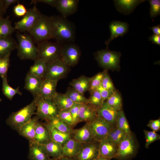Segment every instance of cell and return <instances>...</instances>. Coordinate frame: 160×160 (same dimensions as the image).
Wrapping results in <instances>:
<instances>
[{
  "label": "cell",
  "instance_id": "cell-1",
  "mask_svg": "<svg viewBox=\"0 0 160 160\" xmlns=\"http://www.w3.org/2000/svg\"><path fill=\"white\" fill-rule=\"evenodd\" d=\"M52 39L61 44L71 43L75 39V29L72 23L62 16H51Z\"/></svg>",
  "mask_w": 160,
  "mask_h": 160
},
{
  "label": "cell",
  "instance_id": "cell-2",
  "mask_svg": "<svg viewBox=\"0 0 160 160\" xmlns=\"http://www.w3.org/2000/svg\"><path fill=\"white\" fill-rule=\"evenodd\" d=\"M37 98L35 97L29 104L16 112L12 113L6 120L7 124L17 130L29 121L36 114Z\"/></svg>",
  "mask_w": 160,
  "mask_h": 160
},
{
  "label": "cell",
  "instance_id": "cell-3",
  "mask_svg": "<svg viewBox=\"0 0 160 160\" xmlns=\"http://www.w3.org/2000/svg\"><path fill=\"white\" fill-rule=\"evenodd\" d=\"M17 40V55L21 60H35L38 49L31 36L18 31L16 35Z\"/></svg>",
  "mask_w": 160,
  "mask_h": 160
},
{
  "label": "cell",
  "instance_id": "cell-4",
  "mask_svg": "<svg viewBox=\"0 0 160 160\" xmlns=\"http://www.w3.org/2000/svg\"><path fill=\"white\" fill-rule=\"evenodd\" d=\"M52 30L51 17L42 15L28 32L33 40L39 43L52 39Z\"/></svg>",
  "mask_w": 160,
  "mask_h": 160
},
{
  "label": "cell",
  "instance_id": "cell-5",
  "mask_svg": "<svg viewBox=\"0 0 160 160\" xmlns=\"http://www.w3.org/2000/svg\"><path fill=\"white\" fill-rule=\"evenodd\" d=\"M62 45L58 42H53L48 40L39 43L36 59L47 63L60 59Z\"/></svg>",
  "mask_w": 160,
  "mask_h": 160
},
{
  "label": "cell",
  "instance_id": "cell-6",
  "mask_svg": "<svg viewBox=\"0 0 160 160\" xmlns=\"http://www.w3.org/2000/svg\"><path fill=\"white\" fill-rule=\"evenodd\" d=\"M138 150L137 142L131 132L126 135L118 145L114 158L116 160H131L136 155Z\"/></svg>",
  "mask_w": 160,
  "mask_h": 160
},
{
  "label": "cell",
  "instance_id": "cell-7",
  "mask_svg": "<svg viewBox=\"0 0 160 160\" xmlns=\"http://www.w3.org/2000/svg\"><path fill=\"white\" fill-rule=\"evenodd\" d=\"M121 56L120 52L107 49L98 51L95 53V59L99 65L105 70H119Z\"/></svg>",
  "mask_w": 160,
  "mask_h": 160
},
{
  "label": "cell",
  "instance_id": "cell-8",
  "mask_svg": "<svg viewBox=\"0 0 160 160\" xmlns=\"http://www.w3.org/2000/svg\"><path fill=\"white\" fill-rule=\"evenodd\" d=\"M36 97V114L39 119L47 121L58 116L60 111L52 99Z\"/></svg>",
  "mask_w": 160,
  "mask_h": 160
},
{
  "label": "cell",
  "instance_id": "cell-9",
  "mask_svg": "<svg viewBox=\"0 0 160 160\" xmlns=\"http://www.w3.org/2000/svg\"><path fill=\"white\" fill-rule=\"evenodd\" d=\"M95 141L100 142L106 139L114 126L98 115L92 120L86 122Z\"/></svg>",
  "mask_w": 160,
  "mask_h": 160
},
{
  "label": "cell",
  "instance_id": "cell-10",
  "mask_svg": "<svg viewBox=\"0 0 160 160\" xmlns=\"http://www.w3.org/2000/svg\"><path fill=\"white\" fill-rule=\"evenodd\" d=\"M81 51L77 45L71 43L63 44L60 59L67 66H74L78 63Z\"/></svg>",
  "mask_w": 160,
  "mask_h": 160
},
{
  "label": "cell",
  "instance_id": "cell-11",
  "mask_svg": "<svg viewBox=\"0 0 160 160\" xmlns=\"http://www.w3.org/2000/svg\"><path fill=\"white\" fill-rule=\"evenodd\" d=\"M42 15L36 5L34 6L28 10L21 20L15 23V30L20 32H28L39 20Z\"/></svg>",
  "mask_w": 160,
  "mask_h": 160
},
{
  "label": "cell",
  "instance_id": "cell-12",
  "mask_svg": "<svg viewBox=\"0 0 160 160\" xmlns=\"http://www.w3.org/2000/svg\"><path fill=\"white\" fill-rule=\"evenodd\" d=\"M69 67L60 59L47 63V68L44 79L58 81L65 78L69 71Z\"/></svg>",
  "mask_w": 160,
  "mask_h": 160
},
{
  "label": "cell",
  "instance_id": "cell-13",
  "mask_svg": "<svg viewBox=\"0 0 160 160\" xmlns=\"http://www.w3.org/2000/svg\"><path fill=\"white\" fill-rule=\"evenodd\" d=\"M99 142L96 141L84 143L74 160H94L99 156Z\"/></svg>",
  "mask_w": 160,
  "mask_h": 160
},
{
  "label": "cell",
  "instance_id": "cell-14",
  "mask_svg": "<svg viewBox=\"0 0 160 160\" xmlns=\"http://www.w3.org/2000/svg\"><path fill=\"white\" fill-rule=\"evenodd\" d=\"M79 2L78 0H57L55 7L61 16L66 18L76 12Z\"/></svg>",
  "mask_w": 160,
  "mask_h": 160
},
{
  "label": "cell",
  "instance_id": "cell-15",
  "mask_svg": "<svg viewBox=\"0 0 160 160\" xmlns=\"http://www.w3.org/2000/svg\"><path fill=\"white\" fill-rule=\"evenodd\" d=\"M119 112L109 105L105 101L97 110L98 116L114 126H116Z\"/></svg>",
  "mask_w": 160,
  "mask_h": 160
},
{
  "label": "cell",
  "instance_id": "cell-16",
  "mask_svg": "<svg viewBox=\"0 0 160 160\" xmlns=\"http://www.w3.org/2000/svg\"><path fill=\"white\" fill-rule=\"evenodd\" d=\"M129 25L127 23L120 21H113L109 24V28L111 32L110 38L105 42L107 49L111 41L119 36H123L127 31Z\"/></svg>",
  "mask_w": 160,
  "mask_h": 160
},
{
  "label": "cell",
  "instance_id": "cell-17",
  "mask_svg": "<svg viewBox=\"0 0 160 160\" xmlns=\"http://www.w3.org/2000/svg\"><path fill=\"white\" fill-rule=\"evenodd\" d=\"M29 160H50L42 145L36 141H29Z\"/></svg>",
  "mask_w": 160,
  "mask_h": 160
},
{
  "label": "cell",
  "instance_id": "cell-18",
  "mask_svg": "<svg viewBox=\"0 0 160 160\" xmlns=\"http://www.w3.org/2000/svg\"><path fill=\"white\" fill-rule=\"evenodd\" d=\"M57 82L49 79H44L38 95L36 97L52 99L57 93L56 89Z\"/></svg>",
  "mask_w": 160,
  "mask_h": 160
},
{
  "label": "cell",
  "instance_id": "cell-19",
  "mask_svg": "<svg viewBox=\"0 0 160 160\" xmlns=\"http://www.w3.org/2000/svg\"><path fill=\"white\" fill-rule=\"evenodd\" d=\"M39 119L36 115L32 117L29 121L17 130L18 134L29 141H35L36 125Z\"/></svg>",
  "mask_w": 160,
  "mask_h": 160
},
{
  "label": "cell",
  "instance_id": "cell-20",
  "mask_svg": "<svg viewBox=\"0 0 160 160\" xmlns=\"http://www.w3.org/2000/svg\"><path fill=\"white\" fill-rule=\"evenodd\" d=\"M43 79L28 73L25 79L24 89L29 92L34 97H36L38 95Z\"/></svg>",
  "mask_w": 160,
  "mask_h": 160
},
{
  "label": "cell",
  "instance_id": "cell-21",
  "mask_svg": "<svg viewBox=\"0 0 160 160\" xmlns=\"http://www.w3.org/2000/svg\"><path fill=\"white\" fill-rule=\"evenodd\" d=\"M117 149L118 147L106 138L99 142V156L111 159L115 157Z\"/></svg>",
  "mask_w": 160,
  "mask_h": 160
},
{
  "label": "cell",
  "instance_id": "cell-22",
  "mask_svg": "<svg viewBox=\"0 0 160 160\" xmlns=\"http://www.w3.org/2000/svg\"><path fill=\"white\" fill-rule=\"evenodd\" d=\"M145 1L144 0H116L114 2L117 10L125 15L133 12L136 7Z\"/></svg>",
  "mask_w": 160,
  "mask_h": 160
},
{
  "label": "cell",
  "instance_id": "cell-23",
  "mask_svg": "<svg viewBox=\"0 0 160 160\" xmlns=\"http://www.w3.org/2000/svg\"><path fill=\"white\" fill-rule=\"evenodd\" d=\"M83 144L72 137L63 145L61 157L73 159L78 154Z\"/></svg>",
  "mask_w": 160,
  "mask_h": 160
},
{
  "label": "cell",
  "instance_id": "cell-24",
  "mask_svg": "<svg viewBox=\"0 0 160 160\" xmlns=\"http://www.w3.org/2000/svg\"><path fill=\"white\" fill-rule=\"evenodd\" d=\"M72 135L75 140L82 143H88L95 141L92 133L86 122L81 128L74 129Z\"/></svg>",
  "mask_w": 160,
  "mask_h": 160
},
{
  "label": "cell",
  "instance_id": "cell-25",
  "mask_svg": "<svg viewBox=\"0 0 160 160\" xmlns=\"http://www.w3.org/2000/svg\"><path fill=\"white\" fill-rule=\"evenodd\" d=\"M17 47V41L11 36L0 38V58L11 54Z\"/></svg>",
  "mask_w": 160,
  "mask_h": 160
},
{
  "label": "cell",
  "instance_id": "cell-26",
  "mask_svg": "<svg viewBox=\"0 0 160 160\" xmlns=\"http://www.w3.org/2000/svg\"><path fill=\"white\" fill-rule=\"evenodd\" d=\"M51 140L49 132L45 124L39 121L36 125L35 141L43 144Z\"/></svg>",
  "mask_w": 160,
  "mask_h": 160
},
{
  "label": "cell",
  "instance_id": "cell-27",
  "mask_svg": "<svg viewBox=\"0 0 160 160\" xmlns=\"http://www.w3.org/2000/svg\"><path fill=\"white\" fill-rule=\"evenodd\" d=\"M97 110L88 104H81L79 115V123L90 121L97 116Z\"/></svg>",
  "mask_w": 160,
  "mask_h": 160
},
{
  "label": "cell",
  "instance_id": "cell-28",
  "mask_svg": "<svg viewBox=\"0 0 160 160\" xmlns=\"http://www.w3.org/2000/svg\"><path fill=\"white\" fill-rule=\"evenodd\" d=\"M44 124L49 132L51 140L59 144L63 147L72 137V135L63 132L46 123Z\"/></svg>",
  "mask_w": 160,
  "mask_h": 160
},
{
  "label": "cell",
  "instance_id": "cell-29",
  "mask_svg": "<svg viewBox=\"0 0 160 160\" xmlns=\"http://www.w3.org/2000/svg\"><path fill=\"white\" fill-rule=\"evenodd\" d=\"M42 145L50 159H57L62 156L63 147L59 144L51 140Z\"/></svg>",
  "mask_w": 160,
  "mask_h": 160
},
{
  "label": "cell",
  "instance_id": "cell-30",
  "mask_svg": "<svg viewBox=\"0 0 160 160\" xmlns=\"http://www.w3.org/2000/svg\"><path fill=\"white\" fill-rule=\"evenodd\" d=\"M91 77L82 75L79 77L73 80L69 84L72 88L84 94L89 90Z\"/></svg>",
  "mask_w": 160,
  "mask_h": 160
},
{
  "label": "cell",
  "instance_id": "cell-31",
  "mask_svg": "<svg viewBox=\"0 0 160 160\" xmlns=\"http://www.w3.org/2000/svg\"><path fill=\"white\" fill-rule=\"evenodd\" d=\"M52 99L60 111L69 109L74 103L65 93L57 92Z\"/></svg>",
  "mask_w": 160,
  "mask_h": 160
},
{
  "label": "cell",
  "instance_id": "cell-32",
  "mask_svg": "<svg viewBox=\"0 0 160 160\" xmlns=\"http://www.w3.org/2000/svg\"><path fill=\"white\" fill-rule=\"evenodd\" d=\"M46 123L50 126L55 128L63 132L73 134L74 129L71 126L60 119L58 116L49 121Z\"/></svg>",
  "mask_w": 160,
  "mask_h": 160
},
{
  "label": "cell",
  "instance_id": "cell-33",
  "mask_svg": "<svg viewBox=\"0 0 160 160\" xmlns=\"http://www.w3.org/2000/svg\"><path fill=\"white\" fill-rule=\"evenodd\" d=\"M47 68L46 63L42 60L36 59L30 67L28 73L44 79Z\"/></svg>",
  "mask_w": 160,
  "mask_h": 160
},
{
  "label": "cell",
  "instance_id": "cell-34",
  "mask_svg": "<svg viewBox=\"0 0 160 160\" xmlns=\"http://www.w3.org/2000/svg\"><path fill=\"white\" fill-rule=\"evenodd\" d=\"M15 30L9 16L0 18V38L11 36Z\"/></svg>",
  "mask_w": 160,
  "mask_h": 160
},
{
  "label": "cell",
  "instance_id": "cell-35",
  "mask_svg": "<svg viewBox=\"0 0 160 160\" xmlns=\"http://www.w3.org/2000/svg\"><path fill=\"white\" fill-rule=\"evenodd\" d=\"M1 78L2 81V91L3 94L7 99L11 100L16 95H22L19 87L14 88L9 85L7 81V76H3Z\"/></svg>",
  "mask_w": 160,
  "mask_h": 160
},
{
  "label": "cell",
  "instance_id": "cell-36",
  "mask_svg": "<svg viewBox=\"0 0 160 160\" xmlns=\"http://www.w3.org/2000/svg\"><path fill=\"white\" fill-rule=\"evenodd\" d=\"M65 94L74 103L87 104L88 100L84 95L72 87L67 89Z\"/></svg>",
  "mask_w": 160,
  "mask_h": 160
},
{
  "label": "cell",
  "instance_id": "cell-37",
  "mask_svg": "<svg viewBox=\"0 0 160 160\" xmlns=\"http://www.w3.org/2000/svg\"><path fill=\"white\" fill-rule=\"evenodd\" d=\"M127 135L116 126L110 132L107 138L118 147L119 144L125 137Z\"/></svg>",
  "mask_w": 160,
  "mask_h": 160
},
{
  "label": "cell",
  "instance_id": "cell-38",
  "mask_svg": "<svg viewBox=\"0 0 160 160\" xmlns=\"http://www.w3.org/2000/svg\"><path fill=\"white\" fill-rule=\"evenodd\" d=\"M106 100V103L117 111L119 112L123 110L121 97L116 90Z\"/></svg>",
  "mask_w": 160,
  "mask_h": 160
},
{
  "label": "cell",
  "instance_id": "cell-39",
  "mask_svg": "<svg viewBox=\"0 0 160 160\" xmlns=\"http://www.w3.org/2000/svg\"><path fill=\"white\" fill-rule=\"evenodd\" d=\"M116 126L127 134L132 132L123 110L119 113L116 121Z\"/></svg>",
  "mask_w": 160,
  "mask_h": 160
},
{
  "label": "cell",
  "instance_id": "cell-40",
  "mask_svg": "<svg viewBox=\"0 0 160 160\" xmlns=\"http://www.w3.org/2000/svg\"><path fill=\"white\" fill-rule=\"evenodd\" d=\"M107 72V70H105L91 77L89 90L90 93L97 90L101 85L103 79Z\"/></svg>",
  "mask_w": 160,
  "mask_h": 160
},
{
  "label": "cell",
  "instance_id": "cell-41",
  "mask_svg": "<svg viewBox=\"0 0 160 160\" xmlns=\"http://www.w3.org/2000/svg\"><path fill=\"white\" fill-rule=\"evenodd\" d=\"M88 100L87 104L97 110L103 103L100 94L97 89L91 93V95Z\"/></svg>",
  "mask_w": 160,
  "mask_h": 160
},
{
  "label": "cell",
  "instance_id": "cell-42",
  "mask_svg": "<svg viewBox=\"0 0 160 160\" xmlns=\"http://www.w3.org/2000/svg\"><path fill=\"white\" fill-rule=\"evenodd\" d=\"M9 54L0 58V76H7L10 64V56Z\"/></svg>",
  "mask_w": 160,
  "mask_h": 160
},
{
  "label": "cell",
  "instance_id": "cell-43",
  "mask_svg": "<svg viewBox=\"0 0 160 160\" xmlns=\"http://www.w3.org/2000/svg\"><path fill=\"white\" fill-rule=\"evenodd\" d=\"M144 133L146 140L145 147L147 148H148L151 144L153 142L160 139V135L156 132L144 130Z\"/></svg>",
  "mask_w": 160,
  "mask_h": 160
},
{
  "label": "cell",
  "instance_id": "cell-44",
  "mask_svg": "<svg viewBox=\"0 0 160 160\" xmlns=\"http://www.w3.org/2000/svg\"><path fill=\"white\" fill-rule=\"evenodd\" d=\"M150 15L151 18L156 17L160 14V1L159 0H150Z\"/></svg>",
  "mask_w": 160,
  "mask_h": 160
},
{
  "label": "cell",
  "instance_id": "cell-45",
  "mask_svg": "<svg viewBox=\"0 0 160 160\" xmlns=\"http://www.w3.org/2000/svg\"><path fill=\"white\" fill-rule=\"evenodd\" d=\"M69 109L60 111L58 117L73 128V119Z\"/></svg>",
  "mask_w": 160,
  "mask_h": 160
},
{
  "label": "cell",
  "instance_id": "cell-46",
  "mask_svg": "<svg viewBox=\"0 0 160 160\" xmlns=\"http://www.w3.org/2000/svg\"><path fill=\"white\" fill-rule=\"evenodd\" d=\"M81 104L74 103L69 109L73 119V127L79 123V109Z\"/></svg>",
  "mask_w": 160,
  "mask_h": 160
},
{
  "label": "cell",
  "instance_id": "cell-47",
  "mask_svg": "<svg viewBox=\"0 0 160 160\" xmlns=\"http://www.w3.org/2000/svg\"><path fill=\"white\" fill-rule=\"evenodd\" d=\"M100 85L113 93L116 90L108 72L104 76Z\"/></svg>",
  "mask_w": 160,
  "mask_h": 160
},
{
  "label": "cell",
  "instance_id": "cell-48",
  "mask_svg": "<svg viewBox=\"0 0 160 160\" xmlns=\"http://www.w3.org/2000/svg\"><path fill=\"white\" fill-rule=\"evenodd\" d=\"M25 7L23 4L18 3L14 7L13 12L15 15L18 17L24 16L27 12Z\"/></svg>",
  "mask_w": 160,
  "mask_h": 160
},
{
  "label": "cell",
  "instance_id": "cell-49",
  "mask_svg": "<svg viewBox=\"0 0 160 160\" xmlns=\"http://www.w3.org/2000/svg\"><path fill=\"white\" fill-rule=\"evenodd\" d=\"M147 125L152 131L156 132L160 129V119L150 120Z\"/></svg>",
  "mask_w": 160,
  "mask_h": 160
},
{
  "label": "cell",
  "instance_id": "cell-50",
  "mask_svg": "<svg viewBox=\"0 0 160 160\" xmlns=\"http://www.w3.org/2000/svg\"><path fill=\"white\" fill-rule=\"evenodd\" d=\"M99 92L101 96L103 103L108 99L113 92L103 88L100 85L97 89Z\"/></svg>",
  "mask_w": 160,
  "mask_h": 160
},
{
  "label": "cell",
  "instance_id": "cell-51",
  "mask_svg": "<svg viewBox=\"0 0 160 160\" xmlns=\"http://www.w3.org/2000/svg\"><path fill=\"white\" fill-rule=\"evenodd\" d=\"M57 0H33L31 1V4H36L37 3H42L55 7Z\"/></svg>",
  "mask_w": 160,
  "mask_h": 160
},
{
  "label": "cell",
  "instance_id": "cell-52",
  "mask_svg": "<svg viewBox=\"0 0 160 160\" xmlns=\"http://www.w3.org/2000/svg\"><path fill=\"white\" fill-rule=\"evenodd\" d=\"M148 39L152 43L160 46V35L153 34L149 37Z\"/></svg>",
  "mask_w": 160,
  "mask_h": 160
},
{
  "label": "cell",
  "instance_id": "cell-53",
  "mask_svg": "<svg viewBox=\"0 0 160 160\" xmlns=\"http://www.w3.org/2000/svg\"><path fill=\"white\" fill-rule=\"evenodd\" d=\"M17 0H3L4 9L5 13L9 6L18 2Z\"/></svg>",
  "mask_w": 160,
  "mask_h": 160
},
{
  "label": "cell",
  "instance_id": "cell-54",
  "mask_svg": "<svg viewBox=\"0 0 160 160\" xmlns=\"http://www.w3.org/2000/svg\"><path fill=\"white\" fill-rule=\"evenodd\" d=\"M150 29L151 30L154 34L157 35H160V25H154L152 27L150 28Z\"/></svg>",
  "mask_w": 160,
  "mask_h": 160
},
{
  "label": "cell",
  "instance_id": "cell-55",
  "mask_svg": "<svg viewBox=\"0 0 160 160\" xmlns=\"http://www.w3.org/2000/svg\"><path fill=\"white\" fill-rule=\"evenodd\" d=\"M4 13L3 0H0V18L3 17Z\"/></svg>",
  "mask_w": 160,
  "mask_h": 160
},
{
  "label": "cell",
  "instance_id": "cell-56",
  "mask_svg": "<svg viewBox=\"0 0 160 160\" xmlns=\"http://www.w3.org/2000/svg\"><path fill=\"white\" fill-rule=\"evenodd\" d=\"M50 160H74L73 159L65 157H61L57 159H50Z\"/></svg>",
  "mask_w": 160,
  "mask_h": 160
},
{
  "label": "cell",
  "instance_id": "cell-57",
  "mask_svg": "<svg viewBox=\"0 0 160 160\" xmlns=\"http://www.w3.org/2000/svg\"><path fill=\"white\" fill-rule=\"evenodd\" d=\"M111 159L107 158L103 156H99L97 158L94 160H111Z\"/></svg>",
  "mask_w": 160,
  "mask_h": 160
},
{
  "label": "cell",
  "instance_id": "cell-58",
  "mask_svg": "<svg viewBox=\"0 0 160 160\" xmlns=\"http://www.w3.org/2000/svg\"><path fill=\"white\" fill-rule=\"evenodd\" d=\"M1 99L0 98V103L1 102Z\"/></svg>",
  "mask_w": 160,
  "mask_h": 160
}]
</instances>
